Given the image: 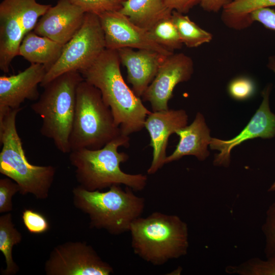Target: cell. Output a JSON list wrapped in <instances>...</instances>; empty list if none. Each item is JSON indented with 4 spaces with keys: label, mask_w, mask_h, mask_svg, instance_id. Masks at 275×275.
I'll list each match as a JSON object with an SVG mask.
<instances>
[{
    "label": "cell",
    "mask_w": 275,
    "mask_h": 275,
    "mask_svg": "<svg viewBox=\"0 0 275 275\" xmlns=\"http://www.w3.org/2000/svg\"><path fill=\"white\" fill-rule=\"evenodd\" d=\"M21 107L9 109L0 120V173L14 181L22 195L32 194L39 200L48 198L56 168L31 164L25 156L16 125Z\"/></svg>",
    "instance_id": "cell-6"
},
{
    "label": "cell",
    "mask_w": 275,
    "mask_h": 275,
    "mask_svg": "<svg viewBox=\"0 0 275 275\" xmlns=\"http://www.w3.org/2000/svg\"><path fill=\"white\" fill-rule=\"evenodd\" d=\"M272 6H275V0H231L223 8L222 20L229 27L242 29L253 23V11Z\"/></svg>",
    "instance_id": "cell-20"
},
{
    "label": "cell",
    "mask_w": 275,
    "mask_h": 275,
    "mask_svg": "<svg viewBox=\"0 0 275 275\" xmlns=\"http://www.w3.org/2000/svg\"><path fill=\"white\" fill-rule=\"evenodd\" d=\"M272 89L267 85L262 92V101L244 129L235 137L228 140L212 138L209 144L212 150L219 153L213 160L215 166L228 167L230 163V154L232 149L251 139L260 138L271 139L275 136V114L270 111L269 95Z\"/></svg>",
    "instance_id": "cell-12"
},
{
    "label": "cell",
    "mask_w": 275,
    "mask_h": 275,
    "mask_svg": "<svg viewBox=\"0 0 275 275\" xmlns=\"http://www.w3.org/2000/svg\"><path fill=\"white\" fill-rule=\"evenodd\" d=\"M275 191V181L271 184L268 189V192H272Z\"/></svg>",
    "instance_id": "cell-35"
},
{
    "label": "cell",
    "mask_w": 275,
    "mask_h": 275,
    "mask_svg": "<svg viewBox=\"0 0 275 275\" xmlns=\"http://www.w3.org/2000/svg\"><path fill=\"white\" fill-rule=\"evenodd\" d=\"M193 72L194 63L190 57L183 53H173L160 66L141 97L142 100L150 103L153 112L168 109V102L175 87L190 79Z\"/></svg>",
    "instance_id": "cell-10"
},
{
    "label": "cell",
    "mask_w": 275,
    "mask_h": 275,
    "mask_svg": "<svg viewBox=\"0 0 275 275\" xmlns=\"http://www.w3.org/2000/svg\"><path fill=\"white\" fill-rule=\"evenodd\" d=\"M171 17L183 43L187 47H197L212 39L211 33L201 28L188 16L173 11Z\"/></svg>",
    "instance_id": "cell-22"
},
{
    "label": "cell",
    "mask_w": 275,
    "mask_h": 275,
    "mask_svg": "<svg viewBox=\"0 0 275 275\" xmlns=\"http://www.w3.org/2000/svg\"><path fill=\"white\" fill-rule=\"evenodd\" d=\"M22 219L24 226L31 233H43L49 228V223L44 215L31 209L23 211Z\"/></svg>",
    "instance_id": "cell-29"
},
{
    "label": "cell",
    "mask_w": 275,
    "mask_h": 275,
    "mask_svg": "<svg viewBox=\"0 0 275 275\" xmlns=\"http://www.w3.org/2000/svg\"><path fill=\"white\" fill-rule=\"evenodd\" d=\"M104 32L98 15L86 13L83 23L64 45L62 53L50 68L40 86L70 71L80 72L91 66L106 49Z\"/></svg>",
    "instance_id": "cell-8"
},
{
    "label": "cell",
    "mask_w": 275,
    "mask_h": 275,
    "mask_svg": "<svg viewBox=\"0 0 275 275\" xmlns=\"http://www.w3.org/2000/svg\"><path fill=\"white\" fill-rule=\"evenodd\" d=\"M46 72L44 65L32 63L17 74L0 76V120L9 109L20 108L25 100H38V87Z\"/></svg>",
    "instance_id": "cell-13"
},
{
    "label": "cell",
    "mask_w": 275,
    "mask_h": 275,
    "mask_svg": "<svg viewBox=\"0 0 275 275\" xmlns=\"http://www.w3.org/2000/svg\"><path fill=\"white\" fill-rule=\"evenodd\" d=\"M230 96L236 100L242 101L252 97L255 93L254 81L249 77L240 76L231 80L228 87Z\"/></svg>",
    "instance_id": "cell-27"
},
{
    "label": "cell",
    "mask_w": 275,
    "mask_h": 275,
    "mask_svg": "<svg viewBox=\"0 0 275 275\" xmlns=\"http://www.w3.org/2000/svg\"><path fill=\"white\" fill-rule=\"evenodd\" d=\"M171 16L157 22L147 31L153 41L172 51L180 49L183 44Z\"/></svg>",
    "instance_id": "cell-24"
},
{
    "label": "cell",
    "mask_w": 275,
    "mask_h": 275,
    "mask_svg": "<svg viewBox=\"0 0 275 275\" xmlns=\"http://www.w3.org/2000/svg\"><path fill=\"white\" fill-rule=\"evenodd\" d=\"M175 133L179 141L175 150L165 160V164L178 160L187 155L195 156L199 160L203 161L209 155L207 149L212 138L210 129L203 115L198 113L193 122L188 126L177 130Z\"/></svg>",
    "instance_id": "cell-17"
},
{
    "label": "cell",
    "mask_w": 275,
    "mask_h": 275,
    "mask_svg": "<svg viewBox=\"0 0 275 275\" xmlns=\"http://www.w3.org/2000/svg\"><path fill=\"white\" fill-rule=\"evenodd\" d=\"M119 11L147 31L161 19L171 16L172 13L163 0H125Z\"/></svg>",
    "instance_id": "cell-19"
},
{
    "label": "cell",
    "mask_w": 275,
    "mask_h": 275,
    "mask_svg": "<svg viewBox=\"0 0 275 275\" xmlns=\"http://www.w3.org/2000/svg\"><path fill=\"white\" fill-rule=\"evenodd\" d=\"M252 22L258 21L265 28L275 31V11L269 7L262 8L253 11L250 14Z\"/></svg>",
    "instance_id": "cell-31"
},
{
    "label": "cell",
    "mask_w": 275,
    "mask_h": 275,
    "mask_svg": "<svg viewBox=\"0 0 275 275\" xmlns=\"http://www.w3.org/2000/svg\"><path fill=\"white\" fill-rule=\"evenodd\" d=\"M188 116L183 109L151 112L147 117L144 128L150 138L152 160L147 170L149 175L155 174L165 164L166 151L170 136L187 124Z\"/></svg>",
    "instance_id": "cell-14"
},
{
    "label": "cell",
    "mask_w": 275,
    "mask_h": 275,
    "mask_svg": "<svg viewBox=\"0 0 275 275\" xmlns=\"http://www.w3.org/2000/svg\"><path fill=\"white\" fill-rule=\"evenodd\" d=\"M263 260L254 257L238 265H228V274L238 275H275V254Z\"/></svg>",
    "instance_id": "cell-25"
},
{
    "label": "cell",
    "mask_w": 275,
    "mask_h": 275,
    "mask_svg": "<svg viewBox=\"0 0 275 275\" xmlns=\"http://www.w3.org/2000/svg\"><path fill=\"white\" fill-rule=\"evenodd\" d=\"M64 46L32 31L23 38L19 48L18 55L31 64L44 65L47 71L60 57Z\"/></svg>",
    "instance_id": "cell-18"
},
{
    "label": "cell",
    "mask_w": 275,
    "mask_h": 275,
    "mask_svg": "<svg viewBox=\"0 0 275 275\" xmlns=\"http://www.w3.org/2000/svg\"><path fill=\"white\" fill-rule=\"evenodd\" d=\"M121 134L100 91L84 79L77 88L75 114L69 139L71 151L100 149Z\"/></svg>",
    "instance_id": "cell-7"
},
{
    "label": "cell",
    "mask_w": 275,
    "mask_h": 275,
    "mask_svg": "<svg viewBox=\"0 0 275 275\" xmlns=\"http://www.w3.org/2000/svg\"><path fill=\"white\" fill-rule=\"evenodd\" d=\"M267 67L275 73V56L269 58Z\"/></svg>",
    "instance_id": "cell-34"
},
{
    "label": "cell",
    "mask_w": 275,
    "mask_h": 275,
    "mask_svg": "<svg viewBox=\"0 0 275 275\" xmlns=\"http://www.w3.org/2000/svg\"><path fill=\"white\" fill-rule=\"evenodd\" d=\"M19 191L18 184L12 179L7 177L0 179V213L12 211V197Z\"/></svg>",
    "instance_id": "cell-30"
},
{
    "label": "cell",
    "mask_w": 275,
    "mask_h": 275,
    "mask_svg": "<svg viewBox=\"0 0 275 275\" xmlns=\"http://www.w3.org/2000/svg\"><path fill=\"white\" fill-rule=\"evenodd\" d=\"M47 275H109L113 267L86 242L68 241L50 252L44 265Z\"/></svg>",
    "instance_id": "cell-9"
},
{
    "label": "cell",
    "mask_w": 275,
    "mask_h": 275,
    "mask_svg": "<svg viewBox=\"0 0 275 275\" xmlns=\"http://www.w3.org/2000/svg\"><path fill=\"white\" fill-rule=\"evenodd\" d=\"M231 0H201L200 5L202 8L208 12H217Z\"/></svg>",
    "instance_id": "cell-33"
},
{
    "label": "cell",
    "mask_w": 275,
    "mask_h": 275,
    "mask_svg": "<svg viewBox=\"0 0 275 275\" xmlns=\"http://www.w3.org/2000/svg\"><path fill=\"white\" fill-rule=\"evenodd\" d=\"M201 0H163L167 7L171 10L185 14Z\"/></svg>",
    "instance_id": "cell-32"
},
{
    "label": "cell",
    "mask_w": 275,
    "mask_h": 275,
    "mask_svg": "<svg viewBox=\"0 0 275 275\" xmlns=\"http://www.w3.org/2000/svg\"><path fill=\"white\" fill-rule=\"evenodd\" d=\"M117 51L120 63L126 68L128 82L135 95L141 98L167 56L149 49L123 48Z\"/></svg>",
    "instance_id": "cell-16"
},
{
    "label": "cell",
    "mask_w": 275,
    "mask_h": 275,
    "mask_svg": "<svg viewBox=\"0 0 275 275\" xmlns=\"http://www.w3.org/2000/svg\"><path fill=\"white\" fill-rule=\"evenodd\" d=\"M134 191L128 187L123 189L120 185H113L104 192L89 191L78 185L72 190L73 202L88 215L90 227L118 235L129 232L144 211L145 199Z\"/></svg>",
    "instance_id": "cell-4"
},
{
    "label": "cell",
    "mask_w": 275,
    "mask_h": 275,
    "mask_svg": "<svg viewBox=\"0 0 275 275\" xmlns=\"http://www.w3.org/2000/svg\"><path fill=\"white\" fill-rule=\"evenodd\" d=\"M86 13L99 15L103 13L119 11L125 0H69Z\"/></svg>",
    "instance_id": "cell-26"
},
{
    "label": "cell",
    "mask_w": 275,
    "mask_h": 275,
    "mask_svg": "<svg viewBox=\"0 0 275 275\" xmlns=\"http://www.w3.org/2000/svg\"><path fill=\"white\" fill-rule=\"evenodd\" d=\"M4 1L20 17L24 36L34 30L39 19L51 6L48 4H40L36 0Z\"/></svg>",
    "instance_id": "cell-23"
},
{
    "label": "cell",
    "mask_w": 275,
    "mask_h": 275,
    "mask_svg": "<svg viewBox=\"0 0 275 275\" xmlns=\"http://www.w3.org/2000/svg\"><path fill=\"white\" fill-rule=\"evenodd\" d=\"M129 142V136L121 134L100 149L71 151L69 159L75 168L79 186L89 191L101 190L113 185H124L134 191L143 190L147 184V175L128 174L120 168V164L127 161L129 156L119 152L118 148L128 147Z\"/></svg>",
    "instance_id": "cell-2"
},
{
    "label": "cell",
    "mask_w": 275,
    "mask_h": 275,
    "mask_svg": "<svg viewBox=\"0 0 275 275\" xmlns=\"http://www.w3.org/2000/svg\"><path fill=\"white\" fill-rule=\"evenodd\" d=\"M85 14L69 0H59L39 19L33 31L65 45L81 26Z\"/></svg>",
    "instance_id": "cell-15"
},
{
    "label": "cell",
    "mask_w": 275,
    "mask_h": 275,
    "mask_svg": "<svg viewBox=\"0 0 275 275\" xmlns=\"http://www.w3.org/2000/svg\"><path fill=\"white\" fill-rule=\"evenodd\" d=\"M120 64L117 50L106 48L91 66L79 72L85 80L100 91L116 124L122 134L129 136L144 128L151 112L125 82Z\"/></svg>",
    "instance_id": "cell-1"
},
{
    "label": "cell",
    "mask_w": 275,
    "mask_h": 275,
    "mask_svg": "<svg viewBox=\"0 0 275 275\" xmlns=\"http://www.w3.org/2000/svg\"><path fill=\"white\" fill-rule=\"evenodd\" d=\"M134 253L153 265H162L186 255L189 247L187 224L179 216L160 212L140 217L129 231Z\"/></svg>",
    "instance_id": "cell-3"
},
{
    "label": "cell",
    "mask_w": 275,
    "mask_h": 275,
    "mask_svg": "<svg viewBox=\"0 0 275 275\" xmlns=\"http://www.w3.org/2000/svg\"><path fill=\"white\" fill-rule=\"evenodd\" d=\"M261 229L265 238L264 254L268 257L275 254V202L268 207Z\"/></svg>",
    "instance_id": "cell-28"
},
{
    "label": "cell",
    "mask_w": 275,
    "mask_h": 275,
    "mask_svg": "<svg viewBox=\"0 0 275 275\" xmlns=\"http://www.w3.org/2000/svg\"><path fill=\"white\" fill-rule=\"evenodd\" d=\"M98 16L107 49L115 50L123 48L149 49L167 57L173 53L157 44L147 30L134 24L119 11L106 12Z\"/></svg>",
    "instance_id": "cell-11"
},
{
    "label": "cell",
    "mask_w": 275,
    "mask_h": 275,
    "mask_svg": "<svg viewBox=\"0 0 275 275\" xmlns=\"http://www.w3.org/2000/svg\"><path fill=\"white\" fill-rule=\"evenodd\" d=\"M22 239L21 233L15 228L11 212L5 213L0 216V251L3 254L6 264V268L2 271L4 275H14L19 268L12 256L14 245L19 244Z\"/></svg>",
    "instance_id": "cell-21"
},
{
    "label": "cell",
    "mask_w": 275,
    "mask_h": 275,
    "mask_svg": "<svg viewBox=\"0 0 275 275\" xmlns=\"http://www.w3.org/2000/svg\"><path fill=\"white\" fill-rule=\"evenodd\" d=\"M78 71H70L56 77L46 85L32 111L42 119L41 134L51 139L58 150L71 152L69 139L75 114L76 91L84 80Z\"/></svg>",
    "instance_id": "cell-5"
}]
</instances>
